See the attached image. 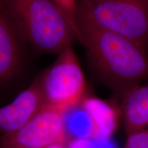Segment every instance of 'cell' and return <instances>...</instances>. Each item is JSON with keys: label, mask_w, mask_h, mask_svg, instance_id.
<instances>
[{"label": "cell", "mask_w": 148, "mask_h": 148, "mask_svg": "<svg viewBox=\"0 0 148 148\" xmlns=\"http://www.w3.org/2000/svg\"><path fill=\"white\" fill-rule=\"evenodd\" d=\"M79 29L92 71L120 99L147 80L148 55L143 46L90 24L79 23Z\"/></svg>", "instance_id": "cell-1"}, {"label": "cell", "mask_w": 148, "mask_h": 148, "mask_svg": "<svg viewBox=\"0 0 148 148\" xmlns=\"http://www.w3.org/2000/svg\"><path fill=\"white\" fill-rule=\"evenodd\" d=\"M23 41L43 53H60L77 40L63 12L51 0H0Z\"/></svg>", "instance_id": "cell-2"}, {"label": "cell", "mask_w": 148, "mask_h": 148, "mask_svg": "<svg viewBox=\"0 0 148 148\" xmlns=\"http://www.w3.org/2000/svg\"><path fill=\"white\" fill-rule=\"evenodd\" d=\"M77 21L121 34L148 49V0H77Z\"/></svg>", "instance_id": "cell-3"}, {"label": "cell", "mask_w": 148, "mask_h": 148, "mask_svg": "<svg viewBox=\"0 0 148 148\" xmlns=\"http://www.w3.org/2000/svg\"><path fill=\"white\" fill-rule=\"evenodd\" d=\"M39 77L46 106L64 112L87 95L86 79L72 45L58 53Z\"/></svg>", "instance_id": "cell-4"}, {"label": "cell", "mask_w": 148, "mask_h": 148, "mask_svg": "<svg viewBox=\"0 0 148 148\" xmlns=\"http://www.w3.org/2000/svg\"><path fill=\"white\" fill-rule=\"evenodd\" d=\"M67 142L64 112L46 105L21 128L0 136V148H44Z\"/></svg>", "instance_id": "cell-5"}, {"label": "cell", "mask_w": 148, "mask_h": 148, "mask_svg": "<svg viewBox=\"0 0 148 148\" xmlns=\"http://www.w3.org/2000/svg\"><path fill=\"white\" fill-rule=\"evenodd\" d=\"M45 106L38 75L10 103L0 107V134H8L20 129Z\"/></svg>", "instance_id": "cell-6"}, {"label": "cell", "mask_w": 148, "mask_h": 148, "mask_svg": "<svg viewBox=\"0 0 148 148\" xmlns=\"http://www.w3.org/2000/svg\"><path fill=\"white\" fill-rule=\"evenodd\" d=\"M22 41L17 29L0 5V85L13 79L19 71Z\"/></svg>", "instance_id": "cell-7"}, {"label": "cell", "mask_w": 148, "mask_h": 148, "mask_svg": "<svg viewBox=\"0 0 148 148\" xmlns=\"http://www.w3.org/2000/svg\"><path fill=\"white\" fill-rule=\"evenodd\" d=\"M80 103L92 120L97 140H110L122 119L121 106L112 101L88 95Z\"/></svg>", "instance_id": "cell-8"}, {"label": "cell", "mask_w": 148, "mask_h": 148, "mask_svg": "<svg viewBox=\"0 0 148 148\" xmlns=\"http://www.w3.org/2000/svg\"><path fill=\"white\" fill-rule=\"evenodd\" d=\"M121 99L126 135L148 127V79L127 91Z\"/></svg>", "instance_id": "cell-9"}, {"label": "cell", "mask_w": 148, "mask_h": 148, "mask_svg": "<svg viewBox=\"0 0 148 148\" xmlns=\"http://www.w3.org/2000/svg\"><path fill=\"white\" fill-rule=\"evenodd\" d=\"M63 12L66 19L76 34L77 40L80 42L81 35L77 21V0H51Z\"/></svg>", "instance_id": "cell-10"}, {"label": "cell", "mask_w": 148, "mask_h": 148, "mask_svg": "<svg viewBox=\"0 0 148 148\" xmlns=\"http://www.w3.org/2000/svg\"><path fill=\"white\" fill-rule=\"evenodd\" d=\"M99 140L73 139L66 143L67 148H100Z\"/></svg>", "instance_id": "cell-11"}, {"label": "cell", "mask_w": 148, "mask_h": 148, "mask_svg": "<svg viewBox=\"0 0 148 148\" xmlns=\"http://www.w3.org/2000/svg\"><path fill=\"white\" fill-rule=\"evenodd\" d=\"M66 143H54L52 145L47 146L44 148H67L66 146Z\"/></svg>", "instance_id": "cell-12"}]
</instances>
